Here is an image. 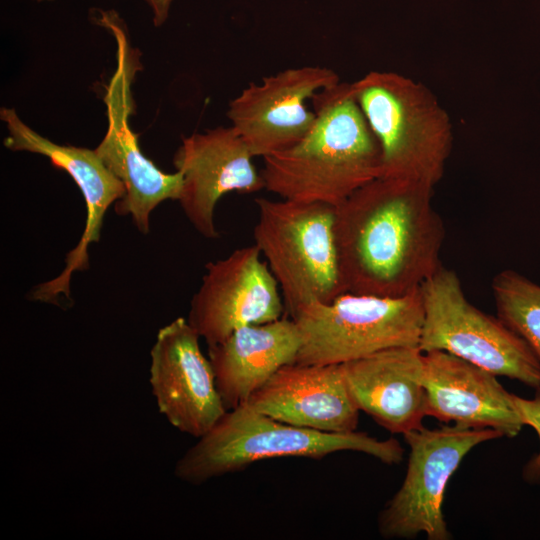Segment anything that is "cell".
<instances>
[{"label":"cell","instance_id":"6da1fadb","mask_svg":"<svg viewBox=\"0 0 540 540\" xmlns=\"http://www.w3.org/2000/svg\"><path fill=\"white\" fill-rule=\"evenodd\" d=\"M433 186L378 177L336 207L335 238L347 292L403 296L442 264L445 228Z\"/></svg>","mask_w":540,"mask_h":540},{"label":"cell","instance_id":"7a4b0ae2","mask_svg":"<svg viewBox=\"0 0 540 540\" xmlns=\"http://www.w3.org/2000/svg\"><path fill=\"white\" fill-rule=\"evenodd\" d=\"M316 119L290 148L263 158L265 189L281 199L338 207L381 176V152L351 83L323 89L311 99Z\"/></svg>","mask_w":540,"mask_h":540},{"label":"cell","instance_id":"3957f363","mask_svg":"<svg viewBox=\"0 0 540 540\" xmlns=\"http://www.w3.org/2000/svg\"><path fill=\"white\" fill-rule=\"evenodd\" d=\"M340 451L368 454L384 464L403 460L395 438L380 440L365 432L330 433L293 426L267 416L248 403L227 410L175 464V476L193 485L241 471L272 458H324Z\"/></svg>","mask_w":540,"mask_h":540},{"label":"cell","instance_id":"277c9868","mask_svg":"<svg viewBox=\"0 0 540 540\" xmlns=\"http://www.w3.org/2000/svg\"><path fill=\"white\" fill-rule=\"evenodd\" d=\"M351 89L380 148V177L435 187L453 141L450 117L436 96L391 71H370Z\"/></svg>","mask_w":540,"mask_h":540},{"label":"cell","instance_id":"5b68a950","mask_svg":"<svg viewBox=\"0 0 540 540\" xmlns=\"http://www.w3.org/2000/svg\"><path fill=\"white\" fill-rule=\"evenodd\" d=\"M254 244L274 275L285 313L347 292L335 238L336 207L320 202L257 198Z\"/></svg>","mask_w":540,"mask_h":540},{"label":"cell","instance_id":"8992f818","mask_svg":"<svg viewBox=\"0 0 540 540\" xmlns=\"http://www.w3.org/2000/svg\"><path fill=\"white\" fill-rule=\"evenodd\" d=\"M91 20L111 33L116 41L117 65L103 94L108 126L94 149L103 164L123 183L125 194L115 204L119 215H130L137 229L147 234L150 214L163 201L178 200L183 185L181 172L160 170L141 151L139 134L130 125L135 110L132 86L142 69L141 52L132 46L126 24L117 11L91 10Z\"/></svg>","mask_w":540,"mask_h":540},{"label":"cell","instance_id":"52a82bcc","mask_svg":"<svg viewBox=\"0 0 540 540\" xmlns=\"http://www.w3.org/2000/svg\"><path fill=\"white\" fill-rule=\"evenodd\" d=\"M293 320L302 337L295 363L341 364L389 348H418L422 297L420 288L397 297L345 292L305 305Z\"/></svg>","mask_w":540,"mask_h":540},{"label":"cell","instance_id":"ba28073f","mask_svg":"<svg viewBox=\"0 0 540 540\" xmlns=\"http://www.w3.org/2000/svg\"><path fill=\"white\" fill-rule=\"evenodd\" d=\"M421 352L445 351L496 376L540 387V361L498 316L475 307L456 272L441 265L420 286Z\"/></svg>","mask_w":540,"mask_h":540},{"label":"cell","instance_id":"9c48e42d","mask_svg":"<svg viewBox=\"0 0 540 540\" xmlns=\"http://www.w3.org/2000/svg\"><path fill=\"white\" fill-rule=\"evenodd\" d=\"M410 447L402 485L380 511L378 531L385 539H410L424 533L429 540H448L451 533L442 504L447 483L476 445L503 437L492 428L458 424L420 427L403 434Z\"/></svg>","mask_w":540,"mask_h":540},{"label":"cell","instance_id":"30bf717a","mask_svg":"<svg viewBox=\"0 0 540 540\" xmlns=\"http://www.w3.org/2000/svg\"><path fill=\"white\" fill-rule=\"evenodd\" d=\"M261 255L252 244L206 265L187 320L208 347L241 327L283 317L281 290Z\"/></svg>","mask_w":540,"mask_h":540},{"label":"cell","instance_id":"8fae6325","mask_svg":"<svg viewBox=\"0 0 540 540\" xmlns=\"http://www.w3.org/2000/svg\"><path fill=\"white\" fill-rule=\"evenodd\" d=\"M341 82L323 66H300L250 83L228 105L231 126L254 157H266L300 141L313 126L316 115L306 105L319 91Z\"/></svg>","mask_w":540,"mask_h":540},{"label":"cell","instance_id":"7c38bea8","mask_svg":"<svg viewBox=\"0 0 540 540\" xmlns=\"http://www.w3.org/2000/svg\"><path fill=\"white\" fill-rule=\"evenodd\" d=\"M199 339L188 320L178 317L158 331L150 352L149 381L160 413L178 431L195 438L227 412Z\"/></svg>","mask_w":540,"mask_h":540},{"label":"cell","instance_id":"4fadbf2b","mask_svg":"<svg viewBox=\"0 0 540 540\" xmlns=\"http://www.w3.org/2000/svg\"><path fill=\"white\" fill-rule=\"evenodd\" d=\"M0 119L7 135L4 146L12 151H26L47 157L51 164L64 170L74 180L86 203V224L77 246L66 257L61 274L32 292V298L55 303L58 297L70 295V279L75 271L88 268L87 248L98 242L107 209L125 194L123 183L103 164L95 150L70 145H59L28 126L14 108L1 107Z\"/></svg>","mask_w":540,"mask_h":540},{"label":"cell","instance_id":"5bb4252c","mask_svg":"<svg viewBox=\"0 0 540 540\" xmlns=\"http://www.w3.org/2000/svg\"><path fill=\"white\" fill-rule=\"evenodd\" d=\"M254 156L236 130L219 126L182 139L173 164L183 175L178 199L184 214L202 236H219L214 213L227 193L250 194L265 189Z\"/></svg>","mask_w":540,"mask_h":540},{"label":"cell","instance_id":"9a60e30c","mask_svg":"<svg viewBox=\"0 0 540 540\" xmlns=\"http://www.w3.org/2000/svg\"><path fill=\"white\" fill-rule=\"evenodd\" d=\"M427 416L441 422L492 428L506 437L525 426L512 393L497 376L445 351L423 353Z\"/></svg>","mask_w":540,"mask_h":540},{"label":"cell","instance_id":"2e32d148","mask_svg":"<svg viewBox=\"0 0 540 540\" xmlns=\"http://www.w3.org/2000/svg\"><path fill=\"white\" fill-rule=\"evenodd\" d=\"M247 403L278 421L322 432H354L359 421L341 364L285 365Z\"/></svg>","mask_w":540,"mask_h":540},{"label":"cell","instance_id":"e0dca14e","mask_svg":"<svg viewBox=\"0 0 540 540\" xmlns=\"http://www.w3.org/2000/svg\"><path fill=\"white\" fill-rule=\"evenodd\" d=\"M341 365L354 403L380 426L402 435L423 426L427 395L419 348H389Z\"/></svg>","mask_w":540,"mask_h":540},{"label":"cell","instance_id":"ac0fdd59","mask_svg":"<svg viewBox=\"0 0 540 540\" xmlns=\"http://www.w3.org/2000/svg\"><path fill=\"white\" fill-rule=\"evenodd\" d=\"M300 329L290 317L241 327L208 347L216 386L227 410L248 402L280 368L296 362Z\"/></svg>","mask_w":540,"mask_h":540},{"label":"cell","instance_id":"d6986e66","mask_svg":"<svg viewBox=\"0 0 540 540\" xmlns=\"http://www.w3.org/2000/svg\"><path fill=\"white\" fill-rule=\"evenodd\" d=\"M491 287L497 316L540 361V285L508 269L493 278Z\"/></svg>","mask_w":540,"mask_h":540},{"label":"cell","instance_id":"ffe728a7","mask_svg":"<svg viewBox=\"0 0 540 540\" xmlns=\"http://www.w3.org/2000/svg\"><path fill=\"white\" fill-rule=\"evenodd\" d=\"M513 401L522 415L525 425L532 427L540 441V387L536 388L533 398L526 399L513 395ZM523 479L531 484L540 483V449L524 466Z\"/></svg>","mask_w":540,"mask_h":540},{"label":"cell","instance_id":"44dd1931","mask_svg":"<svg viewBox=\"0 0 540 540\" xmlns=\"http://www.w3.org/2000/svg\"><path fill=\"white\" fill-rule=\"evenodd\" d=\"M152 12L153 25L158 28L168 19L171 6L175 0H144Z\"/></svg>","mask_w":540,"mask_h":540},{"label":"cell","instance_id":"7402d4cb","mask_svg":"<svg viewBox=\"0 0 540 540\" xmlns=\"http://www.w3.org/2000/svg\"><path fill=\"white\" fill-rule=\"evenodd\" d=\"M33 1L41 3V2H51V1H54V0H33Z\"/></svg>","mask_w":540,"mask_h":540}]
</instances>
